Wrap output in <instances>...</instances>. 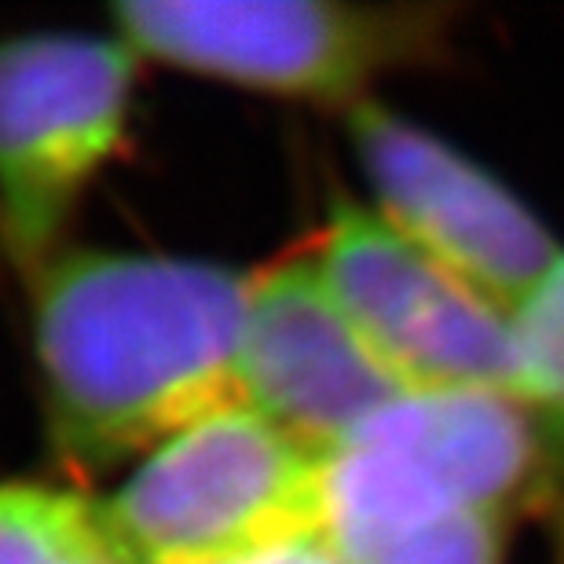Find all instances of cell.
Returning a JSON list of instances; mask_svg holds the SVG:
<instances>
[{"label":"cell","mask_w":564,"mask_h":564,"mask_svg":"<svg viewBox=\"0 0 564 564\" xmlns=\"http://www.w3.org/2000/svg\"><path fill=\"white\" fill-rule=\"evenodd\" d=\"M250 275L162 253L59 250L33 272V345L52 447L107 469L242 403Z\"/></svg>","instance_id":"1"},{"label":"cell","mask_w":564,"mask_h":564,"mask_svg":"<svg viewBox=\"0 0 564 564\" xmlns=\"http://www.w3.org/2000/svg\"><path fill=\"white\" fill-rule=\"evenodd\" d=\"M118 37L173 70L348 115L381 74L440 55L447 8L337 0H126Z\"/></svg>","instance_id":"2"},{"label":"cell","mask_w":564,"mask_h":564,"mask_svg":"<svg viewBox=\"0 0 564 564\" xmlns=\"http://www.w3.org/2000/svg\"><path fill=\"white\" fill-rule=\"evenodd\" d=\"M99 517L129 564H239L323 535V458L235 403L151 447Z\"/></svg>","instance_id":"3"},{"label":"cell","mask_w":564,"mask_h":564,"mask_svg":"<svg viewBox=\"0 0 564 564\" xmlns=\"http://www.w3.org/2000/svg\"><path fill=\"white\" fill-rule=\"evenodd\" d=\"M535 436L510 392H408L323 458V535L352 550L458 513L535 502Z\"/></svg>","instance_id":"4"},{"label":"cell","mask_w":564,"mask_h":564,"mask_svg":"<svg viewBox=\"0 0 564 564\" xmlns=\"http://www.w3.org/2000/svg\"><path fill=\"white\" fill-rule=\"evenodd\" d=\"M140 55L118 37H0V231L37 272L129 126Z\"/></svg>","instance_id":"5"},{"label":"cell","mask_w":564,"mask_h":564,"mask_svg":"<svg viewBox=\"0 0 564 564\" xmlns=\"http://www.w3.org/2000/svg\"><path fill=\"white\" fill-rule=\"evenodd\" d=\"M312 261L348 323L411 392H517L513 319L386 217L341 206Z\"/></svg>","instance_id":"6"},{"label":"cell","mask_w":564,"mask_h":564,"mask_svg":"<svg viewBox=\"0 0 564 564\" xmlns=\"http://www.w3.org/2000/svg\"><path fill=\"white\" fill-rule=\"evenodd\" d=\"M345 121L381 217L513 319L564 253L546 224L495 173L375 96Z\"/></svg>","instance_id":"7"},{"label":"cell","mask_w":564,"mask_h":564,"mask_svg":"<svg viewBox=\"0 0 564 564\" xmlns=\"http://www.w3.org/2000/svg\"><path fill=\"white\" fill-rule=\"evenodd\" d=\"M239 386L246 408L319 458L411 392L348 323L312 257L253 275Z\"/></svg>","instance_id":"8"},{"label":"cell","mask_w":564,"mask_h":564,"mask_svg":"<svg viewBox=\"0 0 564 564\" xmlns=\"http://www.w3.org/2000/svg\"><path fill=\"white\" fill-rule=\"evenodd\" d=\"M517 392L535 436V502L554 535V564H564V253L535 297L513 315Z\"/></svg>","instance_id":"9"},{"label":"cell","mask_w":564,"mask_h":564,"mask_svg":"<svg viewBox=\"0 0 564 564\" xmlns=\"http://www.w3.org/2000/svg\"><path fill=\"white\" fill-rule=\"evenodd\" d=\"M0 564H129L110 539L99 502L82 495L4 484L0 488Z\"/></svg>","instance_id":"10"},{"label":"cell","mask_w":564,"mask_h":564,"mask_svg":"<svg viewBox=\"0 0 564 564\" xmlns=\"http://www.w3.org/2000/svg\"><path fill=\"white\" fill-rule=\"evenodd\" d=\"M510 521L488 513H458L378 535L337 550L345 564H502Z\"/></svg>","instance_id":"11"},{"label":"cell","mask_w":564,"mask_h":564,"mask_svg":"<svg viewBox=\"0 0 564 564\" xmlns=\"http://www.w3.org/2000/svg\"><path fill=\"white\" fill-rule=\"evenodd\" d=\"M239 564H345V557L330 546L326 535H304V539H290V543L264 550V554H253Z\"/></svg>","instance_id":"12"}]
</instances>
